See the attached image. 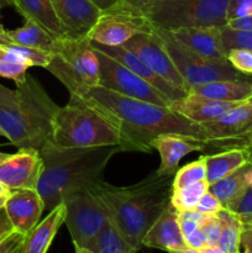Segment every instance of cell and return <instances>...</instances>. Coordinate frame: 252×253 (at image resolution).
Masks as SVG:
<instances>
[{
    "label": "cell",
    "mask_w": 252,
    "mask_h": 253,
    "mask_svg": "<svg viewBox=\"0 0 252 253\" xmlns=\"http://www.w3.org/2000/svg\"><path fill=\"white\" fill-rule=\"evenodd\" d=\"M124 47L135 52L158 76L162 77L165 81L172 84L173 86L187 90L184 79L178 72L177 67L168 54L162 40L156 34L155 30L152 32H142V34L135 35L132 39L128 40L124 44Z\"/></svg>",
    "instance_id": "12"
},
{
    "label": "cell",
    "mask_w": 252,
    "mask_h": 253,
    "mask_svg": "<svg viewBox=\"0 0 252 253\" xmlns=\"http://www.w3.org/2000/svg\"><path fill=\"white\" fill-rule=\"evenodd\" d=\"M230 0H157L137 6L153 29L175 31L185 27L227 25Z\"/></svg>",
    "instance_id": "6"
},
{
    "label": "cell",
    "mask_w": 252,
    "mask_h": 253,
    "mask_svg": "<svg viewBox=\"0 0 252 253\" xmlns=\"http://www.w3.org/2000/svg\"><path fill=\"white\" fill-rule=\"evenodd\" d=\"M153 27L138 7L121 0L101 12L88 39L104 46H124L135 35L152 32Z\"/></svg>",
    "instance_id": "10"
},
{
    "label": "cell",
    "mask_w": 252,
    "mask_h": 253,
    "mask_svg": "<svg viewBox=\"0 0 252 253\" xmlns=\"http://www.w3.org/2000/svg\"><path fill=\"white\" fill-rule=\"evenodd\" d=\"M205 215L197 210H188V211L179 212V226L182 230L183 237L188 236L195 230H198L204 220Z\"/></svg>",
    "instance_id": "38"
},
{
    "label": "cell",
    "mask_w": 252,
    "mask_h": 253,
    "mask_svg": "<svg viewBox=\"0 0 252 253\" xmlns=\"http://www.w3.org/2000/svg\"><path fill=\"white\" fill-rule=\"evenodd\" d=\"M217 216L222 221V234L217 246L225 253H241V220L237 214L231 210L222 208Z\"/></svg>",
    "instance_id": "28"
},
{
    "label": "cell",
    "mask_w": 252,
    "mask_h": 253,
    "mask_svg": "<svg viewBox=\"0 0 252 253\" xmlns=\"http://www.w3.org/2000/svg\"><path fill=\"white\" fill-rule=\"evenodd\" d=\"M227 27L234 30H242V31H252V14L242 17H235L227 21Z\"/></svg>",
    "instance_id": "45"
},
{
    "label": "cell",
    "mask_w": 252,
    "mask_h": 253,
    "mask_svg": "<svg viewBox=\"0 0 252 253\" xmlns=\"http://www.w3.org/2000/svg\"><path fill=\"white\" fill-rule=\"evenodd\" d=\"M4 47L9 49L10 52H12V53L21 57L26 63H29L30 67H42V68H46L47 64L51 62L52 58V53H49V52L32 48V47L21 46V44L17 43H11L9 46Z\"/></svg>",
    "instance_id": "33"
},
{
    "label": "cell",
    "mask_w": 252,
    "mask_h": 253,
    "mask_svg": "<svg viewBox=\"0 0 252 253\" xmlns=\"http://www.w3.org/2000/svg\"><path fill=\"white\" fill-rule=\"evenodd\" d=\"M71 95L79 96L105 115L123 140V151L150 152L151 141L162 133H182L205 140L200 124L166 106L125 96L100 85L83 88Z\"/></svg>",
    "instance_id": "1"
},
{
    "label": "cell",
    "mask_w": 252,
    "mask_h": 253,
    "mask_svg": "<svg viewBox=\"0 0 252 253\" xmlns=\"http://www.w3.org/2000/svg\"><path fill=\"white\" fill-rule=\"evenodd\" d=\"M252 14V0H230L227 19L242 17Z\"/></svg>",
    "instance_id": "43"
},
{
    "label": "cell",
    "mask_w": 252,
    "mask_h": 253,
    "mask_svg": "<svg viewBox=\"0 0 252 253\" xmlns=\"http://www.w3.org/2000/svg\"><path fill=\"white\" fill-rule=\"evenodd\" d=\"M7 157H9V155H7V153L0 152V163H1L4 160H6Z\"/></svg>",
    "instance_id": "57"
},
{
    "label": "cell",
    "mask_w": 252,
    "mask_h": 253,
    "mask_svg": "<svg viewBox=\"0 0 252 253\" xmlns=\"http://www.w3.org/2000/svg\"><path fill=\"white\" fill-rule=\"evenodd\" d=\"M14 43L10 36L7 35V31H0V46H9Z\"/></svg>",
    "instance_id": "49"
},
{
    "label": "cell",
    "mask_w": 252,
    "mask_h": 253,
    "mask_svg": "<svg viewBox=\"0 0 252 253\" xmlns=\"http://www.w3.org/2000/svg\"><path fill=\"white\" fill-rule=\"evenodd\" d=\"M17 96L16 91L6 88L2 84H0V106L5 108H14L16 105Z\"/></svg>",
    "instance_id": "46"
},
{
    "label": "cell",
    "mask_w": 252,
    "mask_h": 253,
    "mask_svg": "<svg viewBox=\"0 0 252 253\" xmlns=\"http://www.w3.org/2000/svg\"><path fill=\"white\" fill-rule=\"evenodd\" d=\"M247 101H249V103H252V95L250 96V98H249V100H247Z\"/></svg>",
    "instance_id": "60"
},
{
    "label": "cell",
    "mask_w": 252,
    "mask_h": 253,
    "mask_svg": "<svg viewBox=\"0 0 252 253\" xmlns=\"http://www.w3.org/2000/svg\"><path fill=\"white\" fill-rule=\"evenodd\" d=\"M90 43L94 48L104 52L105 54L110 56L111 58L120 62V63L124 64L126 68H128L130 71H132L133 73L137 74L138 77L145 79V81L148 82L151 85L155 86L157 90H160L161 93L167 95L168 98L172 99V100H178V99L183 98V96H185L188 94L187 90H183V89L177 88V86H173L172 84H169L167 81H165V79L161 76H158V74L156 73L143 59H141L135 52L130 51V49H127L126 47L104 46V44H99L93 41H90Z\"/></svg>",
    "instance_id": "16"
},
{
    "label": "cell",
    "mask_w": 252,
    "mask_h": 253,
    "mask_svg": "<svg viewBox=\"0 0 252 253\" xmlns=\"http://www.w3.org/2000/svg\"><path fill=\"white\" fill-rule=\"evenodd\" d=\"M151 147L160 153L161 165L158 172L175 173L184 156L204 150V141L182 133H162L151 141Z\"/></svg>",
    "instance_id": "19"
},
{
    "label": "cell",
    "mask_w": 252,
    "mask_h": 253,
    "mask_svg": "<svg viewBox=\"0 0 252 253\" xmlns=\"http://www.w3.org/2000/svg\"><path fill=\"white\" fill-rule=\"evenodd\" d=\"M252 162V158L250 160ZM226 209L231 210L237 215H251L252 214V169L249 175V183H247L246 189L244 190L239 199L232 203Z\"/></svg>",
    "instance_id": "37"
},
{
    "label": "cell",
    "mask_w": 252,
    "mask_h": 253,
    "mask_svg": "<svg viewBox=\"0 0 252 253\" xmlns=\"http://www.w3.org/2000/svg\"><path fill=\"white\" fill-rule=\"evenodd\" d=\"M29 68V63H26L21 57L10 52L4 46H0V77L11 79L15 84H20L26 78Z\"/></svg>",
    "instance_id": "31"
},
{
    "label": "cell",
    "mask_w": 252,
    "mask_h": 253,
    "mask_svg": "<svg viewBox=\"0 0 252 253\" xmlns=\"http://www.w3.org/2000/svg\"><path fill=\"white\" fill-rule=\"evenodd\" d=\"M0 136H4L5 137V132H4V130L1 128V126H0Z\"/></svg>",
    "instance_id": "59"
},
{
    "label": "cell",
    "mask_w": 252,
    "mask_h": 253,
    "mask_svg": "<svg viewBox=\"0 0 252 253\" xmlns=\"http://www.w3.org/2000/svg\"><path fill=\"white\" fill-rule=\"evenodd\" d=\"M174 174L156 170L128 187H116L99 178L86 188L124 240L140 251L146 232L170 204Z\"/></svg>",
    "instance_id": "2"
},
{
    "label": "cell",
    "mask_w": 252,
    "mask_h": 253,
    "mask_svg": "<svg viewBox=\"0 0 252 253\" xmlns=\"http://www.w3.org/2000/svg\"><path fill=\"white\" fill-rule=\"evenodd\" d=\"M14 230L9 217H7L5 209L0 210V237L5 236L6 234L11 232Z\"/></svg>",
    "instance_id": "47"
},
{
    "label": "cell",
    "mask_w": 252,
    "mask_h": 253,
    "mask_svg": "<svg viewBox=\"0 0 252 253\" xmlns=\"http://www.w3.org/2000/svg\"><path fill=\"white\" fill-rule=\"evenodd\" d=\"M12 227L26 235L40 222L44 204L37 189L11 190L4 207Z\"/></svg>",
    "instance_id": "15"
},
{
    "label": "cell",
    "mask_w": 252,
    "mask_h": 253,
    "mask_svg": "<svg viewBox=\"0 0 252 253\" xmlns=\"http://www.w3.org/2000/svg\"><path fill=\"white\" fill-rule=\"evenodd\" d=\"M167 32L178 43L203 58L217 62L227 61V53L222 44L221 29L219 27H185Z\"/></svg>",
    "instance_id": "17"
},
{
    "label": "cell",
    "mask_w": 252,
    "mask_h": 253,
    "mask_svg": "<svg viewBox=\"0 0 252 253\" xmlns=\"http://www.w3.org/2000/svg\"><path fill=\"white\" fill-rule=\"evenodd\" d=\"M16 86V105L0 106V126L5 137L17 150L30 148L40 152L51 141L54 116L59 106L29 74Z\"/></svg>",
    "instance_id": "4"
},
{
    "label": "cell",
    "mask_w": 252,
    "mask_h": 253,
    "mask_svg": "<svg viewBox=\"0 0 252 253\" xmlns=\"http://www.w3.org/2000/svg\"><path fill=\"white\" fill-rule=\"evenodd\" d=\"M43 161L36 150H19L0 163V182L11 190L37 189Z\"/></svg>",
    "instance_id": "13"
},
{
    "label": "cell",
    "mask_w": 252,
    "mask_h": 253,
    "mask_svg": "<svg viewBox=\"0 0 252 253\" xmlns=\"http://www.w3.org/2000/svg\"><path fill=\"white\" fill-rule=\"evenodd\" d=\"M208 190H209V183L207 179L200 180V182L188 185L182 189L173 190L170 204L179 212L195 210L198 203L200 202L202 197Z\"/></svg>",
    "instance_id": "29"
},
{
    "label": "cell",
    "mask_w": 252,
    "mask_h": 253,
    "mask_svg": "<svg viewBox=\"0 0 252 253\" xmlns=\"http://www.w3.org/2000/svg\"><path fill=\"white\" fill-rule=\"evenodd\" d=\"M94 51H95L99 63H100V81H99L100 86L110 89V90L123 94L125 96L148 101V103L166 106V108H169L170 104L174 101L161 93L160 90H157L145 79L126 68L120 62L111 58L110 56L99 49L94 48Z\"/></svg>",
    "instance_id": "11"
},
{
    "label": "cell",
    "mask_w": 252,
    "mask_h": 253,
    "mask_svg": "<svg viewBox=\"0 0 252 253\" xmlns=\"http://www.w3.org/2000/svg\"><path fill=\"white\" fill-rule=\"evenodd\" d=\"M217 147L220 151L230 148H244L249 155V161L252 157V131L240 140H217Z\"/></svg>",
    "instance_id": "42"
},
{
    "label": "cell",
    "mask_w": 252,
    "mask_h": 253,
    "mask_svg": "<svg viewBox=\"0 0 252 253\" xmlns=\"http://www.w3.org/2000/svg\"><path fill=\"white\" fill-rule=\"evenodd\" d=\"M188 93L221 101L245 103L252 95V81H216L190 86Z\"/></svg>",
    "instance_id": "24"
},
{
    "label": "cell",
    "mask_w": 252,
    "mask_h": 253,
    "mask_svg": "<svg viewBox=\"0 0 252 253\" xmlns=\"http://www.w3.org/2000/svg\"><path fill=\"white\" fill-rule=\"evenodd\" d=\"M16 0H0V5L5 6V5H10V6H15Z\"/></svg>",
    "instance_id": "55"
},
{
    "label": "cell",
    "mask_w": 252,
    "mask_h": 253,
    "mask_svg": "<svg viewBox=\"0 0 252 253\" xmlns=\"http://www.w3.org/2000/svg\"><path fill=\"white\" fill-rule=\"evenodd\" d=\"M227 61L240 73L252 76V51L245 48H232L227 52Z\"/></svg>",
    "instance_id": "35"
},
{
    "label": "cell",
    "mask_w": 252,
    "mask_h": 253,
    "mask_svg": "<svg viewBox=\"0 0 252 253\" xmlns=\"http://www.w3.org/2000/svg\"><path fill=\"white\" fill-rule=\"evenodd\" d=\"M0 7H1V5H0ZM0 31H6V30L4 29V26H2V24H1V20H0Z\"/></svg>",
    "instance_id": "58"
},
{
    "label": "cell",
    "mask_w": 252,
    "mask_h": 253,
    "mask_svg": "<svg viewBox=\"0 0 252 253\" xmlns=\"http://www.w3.org/2000/svg\"><path fill=\"white\" fill-rule=\"evenodd\" d=\"M204 156L207 162V180L209 185L222 179L249 162V155L244 148H230Z\"/></svg>",
    "instance_id": "25"
},
{
    "label": "cell",
    "mask_w": 252,
    "mask_h": 253,
    "mask_svg": "<svg viewBox=\"0 0 252 253\" xmlns=\"http://www.w3.org/2000/svg\"><path fill=\"white\" fill-rule=\"evenodd\" d=\"M200 252L202 253H225L219 246H217V245L216 246H209V245H207V246H204L202 250H200Z\"/></svg>",
    "instance_id": "50"
},
{
    "label": "cell",
    "mask_w": 252,
    "mask_h": 253,
    "mask_svg": "<svg viewBox=\"0 0 252 253\" xmlns=\"http://www.w3.org/2000/svg\"><path fill=\"white\" fill-rule=\"evenodd\" d=\"M74 250H76V253H94L91 250L83 249V247H78V246H74Z\"/></svg>",
    "instance_id": "54"
},
{
    "label": "cell",
    "mask_w": 252,
    "mask_h": 253,
    "mask_svg": "<svg viewBox=\"0 0 252 253\" xmlns=\"http://www.w3.org/2000/svg\"><path fill=\"white\" fill-rule=\"evenodd\" d=\"M46 69L68 89L69 94L98 86L100 81V63L88 37L56 40Z\"/></svg>",
    "instance_id": "7"
},
{
    "label": "cell",
    "mask_w": 252,
    "mask_h": 253,
    "mask_svg": "<svg viewBox=\"0 0 252 253\" xmlns=\"http://www.w3.org/2000/svg\"><path fill=\"white\" fill-rule=\"evenodd\" d=\"M24 240V234L12 230L5 236L0 237V253H20Z\"/></svg>",
    "instance_id": "39"
},
{
    "label": "cell",
    "mask_w": 252,
    "mask_h": 253,
    "mask_svg": "<svg viewBox=\"0 0 252 253\" xmlns=\"http://www.w3.org/2000/svg\"><path fill=\"white\" fill-rule=\"evenodd\" d=\"M251 169L252 162L249 161L246 165L237 168L229 175L210 184L209 190L222 203V207L229 208L246 189Z\"/></svg>",
    "instance_id": "26"
},
{
    "label": "cell",
    "mask_w": 252,
    "mask_h": 253,
    "mask_svg": "<svg viewBox=\"0 0 252 253\" xmlns=\"http://www.w3.org/2000/svg\"><path fill=\"white\" fill-rule=\"evenodd\" d=\"M66 219V205L63 203L57 205L40 221L32 230L25 235L20 253H47L59 227Z\"/></svg>",
    "instance_id": "22"
},
{
    "label": "cell",
    "mask_w": 252,
    "mask_h": 253,
    "mask_svg": "<svg viewBox=\"0 0 252 253\" xmlns=\"http://www.w3.org/2000/svg\"><path fill=\"white\" fill-rule=\"evenodd\" d=\"M250 160H251V158H250Z\"/></svg>",
    "instance_id": "61"
},
{
    "label": "cell",
    "mask_w": 252,
    "mask_h": 253,
    "mask_svg": "<svg viewBox=\"0 0 252 253\" xmlns=\"http://www.w3.org/2000/svg\"><path fill=\"white\" fill-rule=\"evenodd\" d=\"M205 179H207V162H205V156H202L197 161L188 163L187 166L179 168L175 172L172 187L173 190H178Z\"/></svg>",
    "instance_id": "32"
},
{
    "label": "cell",
    "mask_w": 252,
    "mask_h": 253,
    "mask_svg": "<svg viewBox=\"0 0 252 253\" xmlns=\"http://www.w3.org/2000/svg\"><path fill=\"white\" fill-rule=\"evenodd\" d=\"M10 194H11V189L9 187H6L2 182H0V198L9 197Z\"/></svg>",
    "instance_id": "53"
},
{
    "label": "cell",
    "mask_w": 252,
    "mask_h": 253,
    "mask_svg": "<svg viewBox=\"0 0 252 253\" xmlns=\"http://www.w3.org/2000/svg\"><path fill=\"white\" fill-rule=\"evenodd\" d=\"M200 125L205 140H240L252 131V103L239 104L215 120Z\"/></svg>",
    "instance_id": "18"
},
{
    "label": "cell",
    "mask_w": 252,
    "mask_h": 253,
    "mask_svg": "<svg viewBox=\"0 0 252 253\" xmlns=\"http://www.w3.org/2000/svg\"><path fill=\"white\" fill-rule=\"evenodd\" d=\"M239 104L241 103L215 100V99L188 93L183 98L173 101L169 109L180 114L184 118L189 119L190 121H194L197 124H204L208 121L215 120Z\"/></svg>",
    "instance_id": "21"
},
{
    "label": "cell",
    "mask_w": 252,
    "mask_h": 253,
    "mask_svg": "<svg viewBox=\"0 0 252 253\" xmlns=\"http://www.w3.org/2000/svg\"><path fill=\"white\" fill-rule=\"evenodd\" d=\"M251 158H252V157H251Z\"/></svg>",
    "instance_id": "62"
},
{
    "label": "cell",
    "mask_w": 252,
    "mask_h": 253,
    "mask_svg": "<svg viewBox=\"0 0 252 253\" xmlns=\"http://www.w3.org/2000/svg\"><path fill=\"white\" fill-rule=\"evenodd\" d=\"M221 39L226 53L232 48H245L252 51V31L234 30L225 26L221 29Z\"/></svg>",
    "instance_id": "34"
},
{
    "label": "cell",
    "mask_w": 252,
    "mask_h": 253,
    "mask_svg": "<svg viewBox=\"0 0 252 253\" xmlns=\"http://www.w3.org/2000/svg\"><path fill=\"white\" fill-rule=\"evenodd\" d=\"M143 247L162 250L168 253L187 246L179 226V211L168 205L146 232L142 241Z\"/></svg>",
    "instance_id": "20"
},
{
    "label": "cell",
    "mask_w": 252,
    "mask_h": 253,
    "mask_svg": "<svg viewBox=\"0 0 252 253\" xmlns=\"http://www.w3.org/2000/svg\"><path fill=\"white\" fill-rule=\"evenodd\" d=\"M52 4L72 39L88 37L103 12L91 0H52Z\"/></svg>",
    "instance_id": "14"
},
{
    "label": "cell",
    "mask_w": 252,
    "mask_h": 253,
    "mask_svg": "<svg viewBox=\"0 0 252 253\" xmlns=\"http://www.w3.org/2000/svg\"><path fill=\"white\" fill-rule=\"evenodd\" d=\"M118 152H121L120 146L68 148L48 141L40 151L43 170L37 184L44 211L61 204L68 193L101 178L109 161Z\"/></svg>",
    "instance_id": "3"
},
{
    "label": "cell",
    "mask_w": 252,
    "mask_h": 253,
    "mask_svg": "<svg viewBox=\"0 0 252 253\" xmlns=\"http://www.w3.org/2000/svg\"><path fill=\"white\" fill-rule=\"evenodd\" d=\"M124 1H126L127 4L132 5V6H141V5H145V4H148V2H152V1H157V0H124Z\"/></svg>",
    "instance_id": "51"
},
{
    "label": "cell",
    "mask_w": 252,
    "mask_h": 253,
    "mask_svg": "<svg viewBox=\"0 0 252 253\" xmlns=\"http://www.w3.org/2000/svg\"><path fill=\"white\" fill-rule=\"evenodd\" d=\"M200 229L204 232L207 237V245L209 246H216L220 241L222 234V221L217 214L205 215Z\"/></svg>",
    "instance_id": "36"
},
{
    "label": "cell",
    "mask_w": 252,
    "mask_h": 253,
    "mask_svg": "<svg viewBox=\"0 0 252 253\" xmlns=\"http://www.w3.org/2000/svg\"><path fill=\"white\" fill-rule=\"evenodd\" d=\"M51 141L59 147L120 146L123 151V140L113 124L77 95H71L68 104L57 110Z\"/></svg>",
    "instance_id": "5"
},
{
    "label": "cell",
    "mask_w": 252,
    "mask_h": 253,
    "mask_svg": "<svg viewBox=\"0 0 252 253\" xmlns=\"http://www.w3.org/2000/svg\"><path fill=\"white\" fill-rule=\"evenodd\" d=\"M62 203L66 205L64 224L73 245L93 251L100 232L110 222L104 208L86 187L68 193Z\"/></svg>",
    "instance_id": "8"
},
{
    "label": "cell",
    "mask_w": 252,
    "mask_h": 253,
    "mask_svg": "<svg viewBox=\"0 0 252 253\" xmlns=\"http://www.w3.org/2000/svg\"><path fill=\"white\" fill-rule=\"evenodd\" d=\"M184 242L188 247H192L195 250H202L203 247L207 246V237H205L203 230L198 229L194 232L184 237Z\"/></svg>",
    "instance_id": "44"
},
{
    "label": "cell",
    "mask_w": 252,
    "mask_h": 253,
    "mask_svg": "<svg viewBox=\"0 0 252 253\" xmlns=\"http://www.w3.org/2000/svg\"><path fill=\"white\" fill-rule=\"evenodd\" d=\"M153 30L161 37L173 63L184 79L187 90L190 86L216 81H252V78L236 71L229 61L217 62L203 58L178 43L167 31Z\"/></svg>",
    "instance_id": "9"
},
{
    "label": "cell",
    "mask_w": 252,
    "mask_h": 253,
    "mask_svg": "<svg viewBox=\"0 0 252 253\" xmlns=\"http://www.w3.org/2000/svg\"><path fill=\"white\" fill-rule=\"evenodd\" d=\"M10 39L14 41V43L21 44V46L32 47V48L41 49L52 53L54 48V41L46 30L42 29L39 24L26 20L24 26L19 27L16 30L7 31Z\"/></svg>",
    "instance_id": "27"
},
{
    "label": "cell",
    "mask_w": 252,
    "mask_h": 253,
    "mask_svg": "<svg viewBox=\"0 0 252 253\" xmlns=\"http://www.w3.org/2000/svg\"><path fill=\"white\" fill-rule=\"evenodd\" d=\"M169 253H202V252H200V250H195V249H192V247L184 246L182 247V249L175 250V251H172Z\"/></svg>",
    "instance_id": "52"
},
{
    "label": "cell",
    "mask_w": 252,
    "mask_h": 253,
    "mask_svg": "<svg viewBox=\"0 0 252 253\" xmlns=\"http://www.w3.org/2000/svg\"><path fill=\"white\" fill-rule=\"evenodd\" d=\"M94 253H137L130 244L124 240L118 230L109 222L100 232L93 249Z\"/></svg>",
    "instance_id": "30"
},
{
    "label": "cell",
    "mask_w": 252,
    "mask_h": 253,
    "mask_svg": "<svg viewBox=\"0 0 252 253\" xmlns=\"http://www.w3.org/2000/svg\"><path fill=\"white\" fill-rule=\"evenodd\" d=\"M222 208H224L222 207V203L210 190H208L202 197L200 202L198 203L195 210L204 215H214L217 214Z\"/></svg>",
    "instance_id": "41"
},
{
    "label": "cell",
    "mask_w": 252,
    "mask_h": 253,
    "mask_svg": "<svg viewBox=\"0 0 252 253\" xmlns=\"http://www.w3.org/2000/svg\"><path fill=\"white\" fill-rule=\"evenodd\" d=\"M6 199H7V197H2V198H0V210L4 209L5 203H6Z\"/></svg>",
    "instance_id": "56"
},
{
    "label": "cell",
    "mask_w": 252,
    "mask_h": 253,
    "mask_svg": "<svg viewBox=\"0 0 252 253\" xmlns=\"http://www.w3.org/2000/svg\"><path fill=\"white\" fill-rule=\"evenodd\" d=\"M15 9L26 20L36 22L54 40L68 37L67 30L54 11L52 0H16Z\"/></svg>",
    "instance_id": "23"
},
{
    "label": "cell",
    "mask_w": 252,
    "mask_h": 253,
    "mask_svg": "<svg viewBox=\"0 0 252 253\" xmlns=\"http://www.w3.org/2000/svg\"><path fill=\"white\" fill-rule=\"evenodd\" d=\"M241 220V253H252V214L239 215Z\"/></svg>",
    "instance_id": "40"
},
{
    "label": "cell",
    "mask_w": 252,
    "mask_h": 253,
    "mask_svg": "<svg viewBox=\"0 0 252 253\" xmlns=\"http://www.w3.org/2000/svg\"><path fill=\"white\" fill-rule=\"evenodd\" d=\"M101 11H105V10L111 9L113 6L118 5L121 0H91Z\"/></svg>",
    "instance_id": "48"
}]
</instances>
